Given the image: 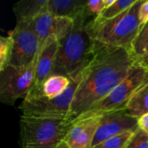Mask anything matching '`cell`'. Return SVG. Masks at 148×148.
I'll use <instances>...</instances> for the list:
<instances>
[{
  "mask_svg": "<svg viewBox=\"0 0 148 148\" xmlns=\"http://www.w3.org/2000/svg\"><path fill=\"white\" fill-rule=\"evenodd\" d=\"M84 68L69 76V88L61 95L49 99L40 95H28L19 106L22 116L38 119H69L70 108L81 82Z\"/></svg>",
  "mask_w": 148,
  "mask_h": 148,
  "instance_id": "5",
  "label": "cell"
},
{
  "mask_svg": "<svg viewBox=\"0 0 148 148\" xmlns=\"http://www.w3.org/2000/svg\"><path fill=\"white\" fill-rule=\"evenodd\" d=\"M139 19H140V23L141 28L148 23V0L147 1L143 0L140 7Z\"/></svg>",
  "mask_w": 148,
  "mask_h": 148,
  "instance_id": "23",
  "label": "cell"
},
{
  "mask_svg": "<svg viewBox=\"0 0 148 148\" xmlns=\"http://www.w3.org/2000/svg\"><path fill=\"white\" fill-rule=\"evenodd\" d=\"M116 0H104V5H105V9L112 6L114 3H115Z\"/></svg>",
  "mask_w": 148,
  "mask_h": 148,
  "instance_id": "25",
  "label": "cell"
},
{
  "mask_svg": "<svg viewBox=\"0 0 148 148\" xmlns=\"http://www.w3.org/2000/svg\"><path fill=\"white\" fill-rule=\"evenodd\" d=\"M58 47L59 40L56 36L49 37L42 44L36 62L35 84L30 92L39 90L42 82L51 75Z\"/></svg>",
  "mask_w": 148,
  "mask_h": 148,
  "instance_id": "12",
  "label": "cell"
},
{
  "mask_svg": "<svg viewBox=\"0 0 148 148\" xmlns=\"http://www.w3.org/2000/svg\"><path fill=\"white\" fill-rule=\"evenodd\" d=\"M48 0H23L16 3L13 11L16 18V24H28L47 7Z\"/></svg>",
  "mask_w": 148,
  "mask_h": 148,
  "instance_id": "13",
  "label": "cell"
},
{
  "mask_svg": "<svg viewBox=\"0 0 148 148\" xmlns=\"http://www.w3.org/2000/svg\"><path fill=\"white\" fill-rule=\"evenodd\" d=\"M104 10V0H88L85 4L84 15L88 22L98 17Z\"/></svg>",
  "mask_w": 148,
  "mask_h": 148,
  "instance_id": "21",
  "label": "cell"
},
{
  "mask_svg": "<svg viewBox=\"0 0 148 148\" xmlns=\"http://www.w3.org/2000/svg\"><path fill=\"white\" fill-rule=\"evenodd\" d=\"M21 148H58L74 123L69 119L20 117Z\"/></svg>",
  "mask_w": 148,
  "mask_h": 148,
  "instance_id": "4",
  "label": "cell"
},
{
  "mask_svg": "<svg viewBox=\"0 0 148 148\" xmlns=\"http://www.w3.org/2000/svg\"><path fill=\"white\" fill-rule=\"evenodd\" d=\"M126 148H148V134L139 129Z\"/></svg>",
  "mask_w": 148,
  "mask_h": 148,
  "instance_id": "22",
  "label": "cell"
},
{
  "mask_svg": "<svg viewBox=\"0 0 148 148\" xmlns=\"http://www.w3.org/2000/svg\"><path fill=\"white\" fill-rule=\"evenodd\" d=\"M58 148H69V147L66 146V144H65V143H62V145H61V146H60Z\"/></svg>",
  "mask_w": 148,
  "mask_h": 148,
  "instance_id": "26",
  "label": "cell"
},
{
  "mask_svg": "<svg viewBox=\"0 0 148 148\" xmlns=\"http://www.w3.org/2000/svg\"><path fill=\"white\" fill-rule=\"evenodd\" d=\"M12 51V37L10 35L0 37V71L9 65Z\"/></svg>",
  "mask_w": 148,
  "mask_h": 148,
  "instance_id": "20",
  "label": "cell"
},
{
  "mask_svg": "<svg viewBox=\"0 0 148 148\" xmlns=\"http://www.w3.org/2000/svg\"><path fill=\"white\" fill-rule=\"evenodd\" d=\"M143 0L136 3L118 16L103 20L96 17L85 24V29L94 42L113 48L131 50L132 44L141 27L139 19L140 7Z\"/></svg>",
  "mask_w": 148,
  "mask_h": 148,
  "instance_id": "2",
  "label": "cell"
},
{
  "mask_svg": "<svg viewBox=\"0 0 148 148\" xmlns=\"http://www.w3.org/2000/svg\"><path fill=\"white\" fill-rule=\"evenodd\" d=\"M101 115L83 117L72 124L64 143L69 148H92Z\"/></svg>",
  "mask_w": 148,
  "mask_h": 148,
  "instance_id": "11",
  "label": "cell"
},
{
  "mask_svg": "<svg viewBox=\"0 0 148 148\" xmlns=\"http://www.w3.org/2000/svg\"><path fill=\"white\" fill-rule=\"evenodd\" d=\"M72 31L59 41L54 67L50 75L69 77L85 68L94 56L95 42L85 29L88 20L84 12L76 17Z\"/></svg>",
  "mask_w": 148,
  "mask_h": 148,
  "instance_id": "3",
  "label": "cell"
},
{
  "mask_svg": "<svg viewBox=\"0 0 148 148\" xmlns=\"http://www.w3.org/2000/svg\"><path fill=\"white\" fill-rule=\"evenodd\" d=\"M101 115L100 126L96 131L92 148L110 137L126 132L136 133L139 130L138 119L127 114L126 109L105 113Z\"/></svg>",
  "mask_w": 148,
  "mask_h": 148,
  "instance_id": "10",
  "label": "cell"
},
{
  "mask_svg": "<svg viewBox=\"0 0 148 148\" xmlns=\"http://www.w3.org/2000/svg\"><path fill=\"white\" fill-rule=\"evenodd\" d=\"M126 111L137 119L148 114V75L128 101Z\"/></svg>",
  "mask_w": 148,
  "mask_h": 148,
  "instance_id": "16",
  "label": "cell"
},
{
  "mask_svg": "<svg viewBox=\"0 0 148 148\" xmlns=\"http://www.w3.org/2000/svg\"><path fill=\"white\" fill-rule=\"evenodd\" d=\"M147 75V68L134 63L128 75L104 99L96 103L86 114L80 118L101 115L105 113L126 109L128 101L140 86L144 82Z\"/></svg>",
  "mask_w": 148,
  "mask_h": 148,
  "instance_id": "6",
  "label": "cell"
},
{
  "mask_svg": "<svg viewBox=\"0 0 148 148\" xmlns=\"http://www.w3.org/2000/svg\"><path fill=\"white\" fill-rule=\"evenodd\" d=\"M75 21L66 16H56L48 9V4L29 24V27L42 44L50 36H56L59 41L66 37L73 29Z\"/></svg>",
  "mask_w": 148,
  "mask_h": 148,
  "instance_id": "9",
  "label": "cell"
},
{
  "mask_svg": "<svg viewBox=\"0 0 148 148\" xmlns=\"http://www.w3.org/2000/svg\"><path fill=\"white\" fill-rule=\"evenodd\" d=\"M70 79L67 76L53 75H49L41 85L36 92H30L29 95H40L49 99H54L62 94L70 85Z\"/></svg>",
  "mask_w": 148,
  "mask_h": 148,
  "instance_id": "15",
  "label": "cell"
},
{
  "mask_svg": "<svg viewBox=\"0 0 148 148\" xmlns=\"http://www.w3.org/2000/svg\"><path fill=\"white\" fill-rule=\"evenodd\" d=\"M134 63L129 50L95 42L94 56L84 68L75 94L69 120L75 121L104 99L128 75Z\"/></svg>",
  "mask_w": 148,
  "mask_h": 148,
  "instance_id": "1",
  "label": "cell"
},
{
  "mask_svg": "<svg viewBox=\"0 0 148 148\" xmlns=\"http://www.w3.org/2000/svg\"><path fill=\"white\" fill-rule=\"evenodd\" d=\"M135 133L126 132L110 137L94 148H126Z\"/></svg>",
  "mask_w": 148,
  "mask_h": 148,
  "instance_id": "19",
  "label": "cell"
},
{
  "mask_svg": "<svg viewBox=\"0 0 148 148\" xmlns=\"http://www.w3.org/2000/svg\"><path fill=\"white\" fill-rule=\"evenodd\" d=\"M136 1L137 0H116L112 6L105 9L98 17L103 20L113 19L131 8Z\"/></svg>",
  "mask_w": 148,
  "mask_h": 148,
  "instance_id": "18",
  "label": "cell"
},
{
  "mask_svg": "<svg viewBox=\"0 0 148 148\" xmlns=\"http://www.w3.org/2000/svg\"><path fill=\"white\" fill-rule=\"evenodd\" d=\"M37 58V57H36ZM36 61L24 67L6 66L0 71V101L13 105L18 99H25L35 84Z\"/></svg>",
  "mask_w": 148,
  "mask_h": 148,
  "instance_id": "7",
  "label": "cell"
},
{
  "mask_svg": "<svg viewBox=\"0 0 148 148\" xmlns=\"http://www.w3.org/2000/svg\"><path fill=\"white\" fill-rule=\"evenodd\" d=\"M130 52L136 63L148 69V23L140 29Z\"/></svg>",
  "mask_w": 148,
  "mask_h": 148,
  "instance_id": "17",
  "label": "cell"
},
{
  "mask_svg": "<svg viewBox=\"0 0 148 148\" xmlns=\"http://www.w3.org/2000/svg\"><path fill=\"white\" fill-rule=\"evenodd\" d=\"M138 125L139 129L148 134V114H146L145 115L138 119Z\"/></svg>",
  "mask_w": 148,
  "mask_h": 148,
  "instance_id": "24",
  "label": "cell"
},
{
  "mask_svg": "<svg viewBox=\"0 0 148 148\" xmlns=\"http://www.w3.org/2000/svg\"><path fill=\"white\" fill-rule=\"evenodd\" d=\"M85 0H48V9L56 16H66L74 20L84 12Z\"/></svg>",
  "mask_w": 148,
  "mask_h": 148,
  "instance_id": "14",
  "label": "cell"
},
{
  "mask_svg": "<svg viewBox=\"0 0 148 148\" xmlns=\"http://www.w3.org/2000/svg\"><path fill=\"white\" fill-rule=\"evenodd\" d=\"M12 37V51L9 65L24 67L33 63L39 53L40 42L28 24H16L10 34Z\"/></svg>",
  "mask_w": 148,
  "mask_h": 148,
  "instance_id": "8",
  "label": "cell"
}]
</instances>
